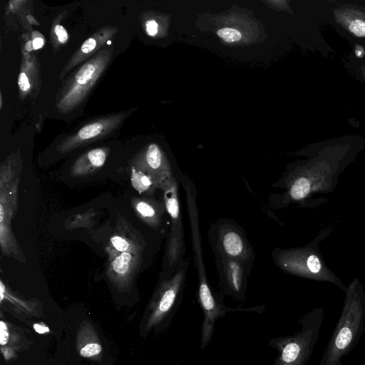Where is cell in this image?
Returning a JSON list of instances; mask_svg holds the SVG:
<instances>
[{"mask_svg": "<svg viewBox=\"0 0 365 365\" xmlns=\"http://www.w3.org/2000/svg\"><path fill=\"white\" fill-rule=\"evenodd\" d=\"M10 333L9 327L6 322L3 320L0 322V344L1 346H4L9 342Z\"/></svg>", "mask_w": 365, "mask_h": 365, "instance_id": "obj_24", "label": "cell"}, {"mask_svg": "<svg viewBox=\"0 0 365 365\" xmlns=\"http://www.w3.org/2000/svg\"><path fill=\"white\" fill-rule=\"evenodd\" d=\"M44 41L42 38L36 37L34 39L32 46L34 49H39L43 47Z\"/></svg>", "mask_w": 365, "mask_h": 365, "instance_id": "obj_31", "label": "cell"}, {"mask_svg": "<svg viewBox=\"0 0 365 365\" xmlns=\"http://www.w3.org/2000/svg\"><path fill=\"white\" fill-rule=\"evenodd\" d=\"M208 239L214 257L254 262L255 253L243 228L232 219L222 218L212 223Z\"/></svg>", "mask_w": 365, "mask_h": 365, "instance_id": "obj_8", "label": "cell"}, {"mask_svg": "<svg viewBox=\"0 0 365 365\" xmlns=\"http://www.w3.org/2000/svg\"><path fill=\"white\" fill-rule=\"evenodd\" d=\"M324 319V308L315 307L299 320L301 329L297 332L270 339L269 346L278 352L274 365H307L318 342Z\"/></svg>", "mask_w": 365, "mask_h": 365, "instance_id": "obj_5", "label": "cell"}, {"mask_svg": "<svg viewBox=\"0 0 365 365\" xmlns=\"http://www.w3.org/2000/svg\"><path fill=\"white\" fill-rule=\"evenodd\" d=\"M217 34L227 43L240 41L242 38V34L238 30L228 27L219 29Z\"/></svg>", "mask_w": 365, "mask_h": 365, "instance_id": "obj_21", "label": "cell"}, {"mask_svg": "<svg viewBox=\"0 0 365 365\" xmlns=\"http://www.w3.org/2000/svg\"><path fill=\"white\" fill-rule=\"evenodd\" d=\"M196 297L203 314L200 342V348L202 350L205 349L210 344L215 332L216 322L227 313L237 311L262 312L264 310L263 307L250 308L227 307L224 303L223 297L215 293L212 289L197 291Z\"/></svg>", "mask_w": 365, "mask_h": 365, "instance_id": "obj_11", "label": "cell"}, {"mask_svg": "<svg viewBox=\"0 0 365 365\" xmlns=\"http://www.w3.org/2000/svg\"><path fill=\"white\" fill-rule=\"evenodd\" d=\"M108 150L95 148L81 156L73 165L71 173L75 177L93 174L102 168L106 162Z\"/></svg>", "mask_w": 365, "mask_h": 365, "instance_id": "obj_18", "label": "cell"}, {"mask_svg": "<svg viewBox=\"0 0 365 365\" xmlns=\"http://www.w3.org/2000/svg\"><path fill=\"white\" fill-rule=\"evenodd\" d=\"M19 87L22 92H27L29 91L31 85L26 74L24 72H21L18 78Z\"/></svg>", "mask_w": 365, "mask_h": 365, "instance_id": "obj_25", "label": "cell"}, {"mask_svg": "<svg viewBox=\"0 0 365 365\" xmlns=\"http://www.w3.org/2000/svg\"><path fill=\"white\" fill-rule=\"evenodd\" d=\"M220 287L226 295L236 300L246 298L248 278L254 262L215 257Z\"/></svg>", "mask_w": 365, "mask_h": 365, "instance_id": "obj_12", "label": "cell"}, {"mask_svg": "<svg viewBox=\"0 0 365 365\" xmlns=\"http://www.w3.org/2000/svg\"><path fill=\"white\" fill-rule=\"evenodd\" d=\"M0 97H1V103H1V106H2V96H1V94Z\"/></svg>", "mask_w": 365, "mask_h": 365, "instance_id": "obj_33", "label": "cell"}, {"mask_svg": "<svg viewBox=\"0 0 365 365\" xmlns=\"http://www.w3.org/2000/svg\"><path fill=\"white\" fill-rule=\"evenodd\" d=\"M132 166L150 175L163 187L167 183L178 179L169 165L165 163L159 147L155 143L149 145L145 151L133 160Z\"/></svg>", "mask_w": 365, "mask_h": 365, "instance_id": "obj_15", "label": "cell"}, {"mask_svg": "<svg viewBox=\"0 0 365 365\" xmlns=\"http://www.w3.org/2000/svg\"><path fill=\"white\" fill-rule=\"evenodd\" d=\"M354 56L358 59L363 58L365 56L364 46L359 43H354Z\"/></svg>", "mask_w": 365, "mask_h": 365, "instance_id": "obj_28", "label": "cell"}, {"mask_svg": "<svg viewBox=\"0 0 365 365\" xmlns=\"http://www.w3.org/2000/svg\"><path fill=\"white\" fill-rule=\"evenodd\" d=\"M182 365H191V364H182Z\"/></svg>", "mask_w": 365, "mask_h": 365, "instance_id": "obj_34", "label": "cell"}, {"mask_svg": "<svg viewBox=\"0 0 365 365\" xmlns=\"http://www.w3.org/2000/svg\"><path fill=\"white\" fill-rule=\"evenodd\" d=\"M338 322L318 365H341L365 331V289L358 277L346 287Z\"/></svg>", "mask_w": 365, "mask_h": 365, "instance_id": "obj_2", "label": "cell"}, {"mask_svg": "<svg viewBox=\"0 0 365 365\" xmlns=\"http://www.w3.org/2000/svg\"><path fill=\"white\" fill-rule=\"evenodd\" d=\"M130 182L132 187L139 193H145L153 196L157 190H162L163 185L149 174L135 169L130 168Z\"/></svg>", "mask_w": 365, "mask_h": 365, "instance_id": "obj_20", "label": "cell"}, {"mask_svg": "<svg viewBox=\"0 0 365 365\" xmlns=\"http://www.w3.org/2000/svg\"><path fill=\"white\" fill-rule=\"evenodd\" d=\"M349 65L354 73L365 82V56L361 59L350 56Z\"/></svg>", "mask_w": 365, "mask_h": 365, "instance_id": "obj_22", "label": "cell"}, {"mask_svg": "<svg viewBox=\"0 0 365 365\" xmlns=\"http://www.w3.org/2000/svg\"><path fill=\"white\" fill-rule=\"evenodd\" d=\"M365 147L358 135L336 137L317 142L305 151L307 158L292 168L273 185L282 190L269 202L277 208L291 204L302 207L319 206L314 197L332 192L340 175Z\"/></svg>", "mask_w": 365, "mask_h": 365, "instance_id": "obj_1", "label": "cell"}, {"mask_svg": "<svg viewBox=\"0 0 365 365\" xmlns=\"http://www.w3.org/2000/svg\"><path fill=\"white\" fill-rule=\"evenodd\" d=\"M131 205L136 216L148 227L161 233L169 231L170 217L163 200L134 197Z\"/></svg>", "mask_w": 365, "mask_h": 365, "instance_id": "obj_14", "label": "cell"}, {"mask_svg": "<svg viewBox=\"0 0 365 365\" xmlns=\"http://www.w3.org/2000/svg\"><path fill=\"white\" fill-rule=\"evenodd\" d=\"M325 19L349 41L365 42V6L355 2L331 0L324 2Z\"/></svg>", "mask_w": 365, "mask_h": 365, "instance_id": "obj_10", "label": "cell"}, {"mask_svg": "<svg viewBox=\"0 0 365 365\" xmlns=\"http://www.w3.org/2000/svg\"><path fill=\"white\" fill-rule=\"evenodd\" d=\"M19 177L11 163L1 165L0 171V247L1 253L19 259L21 252L11 228L18 210Z\"/></svg>", "mask_w": 365, "mask_h": 365, "instance_id": "obj_7", "label": "cell"}, {"mask_svg": "<svg viewBox=\"0 0 365 365\" xmlns=\"http://www.w3.org/2000/svg\"><path fill=\"white\" fill-rule=\"evenodd\" d=\"M145 241L143 237L133 232L125 225H117L115 232L110 236L106 252L108 255L133 251H144Z\"/></svg>", "mask_w": 365, "mask_h": 365, "instance_id": "obj_17", "label": "cell"}, {"mask_svg": "<svg viewBox=\"0 0 365 365\" xmlns=\"http://www.w3.org/2000/svg\"><path fill=\"white\" fill-rule=\"evenodd\" d=\"M34 328L39 334H43L49 331L48 328L43 324H35Z\"/></svg>", "mask_w": 365, "mask_h": 365, "instance_id": "obj_30", "label": "cell"}, {"mask_svg": "<svg viewBox=\"0 0 365 365\" xmlns=\"http://www.w3.org/2000/svg\"><path fill=\"white\" fill-rule=\"evenodd\" d=\"M143 252L133 251L108 255L106 273L115 287L126 290L131 287L140 267Z\"/></svg>", "mask_w": 365, "mask_h": 365, "instance_id": "obj_13", "label": "cell"}, {"mask_svg": "<svg viewBox=\"0 0 365 365\" xmlns=\"http://www.w3.org/2000/svg\"><path fill=\"white\" fill-rule=\"evenodd\" d=\"M359 365H365V359Z\"/></svg>", "mask_w": 365, "mask_h": 365, "instance_id": "obj_32", "label": "cell"}, {"mask_svg": "<svg viewBox=\"0 0 365 365\" xmlns=\"http://www.w3.org/2000/svg\"><path fill=\"white\" fill-rule=\"evenodd\" d=\"M98 41L96 38L94 37H91L86 39L81 46L80 48V54L77 55V56L73 58L71 62L76 61L79 58V56L83 57V56L87 55L93 52L97 46Z\"/></svg>", "mask_w": 365, "mask_h": 365, "instance_id": "obj_23", "label": "cell"}, {"mask_svg": "<svg viewBox=\"0 0 365 365\" xmlns=\"http://www.w3.org/2000/svg\"><path fill=\"white\" fill-rule=\"evenodd\" d=\"M188 265L185 259L173 274L160 278L142 320L143 336L152 331H163L170 325L181 302Z\"/></svg>", "mask_w": 365, "mask_h": 365, "instance_id": "obj_4", "label": "cell"}, {"mask_svg": "<svg viewBox=\"0 0 365 365\" xmlns=\"http://www.w3.org/2000/svg\"><path fill=\"white\" fill-rule=\"evenodd\" d=\"M1 351L4 356L5 359H9L14 354L13 349L8 346H1Z\"/></svg>", "mask_w": 365, "mask_h": 365, "instance_id": "obj_29", "label": "cell"}, {"mask_svg": "<svg viewBox=\"0 0 365 365\" xmlns=\"http://www.w3.org/2000/svg\"><path fill=\"white\" fill-rule=\"evenodd\" d=\"M331 228L322 230L303 247L275 248L272 258L280 269L291 274L311 280L331 283L344 292L346 287L326 264L319 250V244L331 232Z\"/></svg>", "mask_w": 365, "mask_h": 365, "instance_id": "obj_3", "label": "cell"}, {"mask_svg": "<svg viewBox=\"0 0 365 365\" xmlns=\"http://www.w3.org/2000/svg\"><path fill=\"white\" fill-rule=\"evenodd\" d=\"M77 348L84 358H96L102 352V346L95 330L90 324L83 325L77 335Z\"/></svg>", "mask_w": 365, "mask_h": 365, "instance_id": "obj_19", "label": "cell"}, {"mask_svg": "<svg viewBox=\"0 0 365 365\" xmlns=\"http://www.w3.org/2000/svg\"><path fill=\"white\" fill-rule=\"evenodd\" d=\"M120 121V117L118 115L98 120L87 124L82 127L75 135L65 139L60 144L58 150L61 153H66L87 141L102 136L104 133L113 128Z\"/></svg>", "mask_w": 365, "mask_h": 365, "instance_id": "obj_16", "label": "cell"}, {"mask_svg": "<svg viewBox=\"0 0 365 365\" xmlns=\"http://www.w3.org/2000/svg\"><path fill=\"white\" fill-rule=\"evenodd\" d=\"M109 59L110 54L105 50L76 72L58 96L57 108L60 112H70L80 105L96 83Z\"/></svg>", "mask_w": 365, "mask_h": 365, "instance_id": "obj_9", "label": "cell"}, {"mask_svg": "<svg viewBox=\"0 0 365 365\" xmlns=\"http://www.w3.org/2000/svg\"><path fill=\"white\" fill-rule=\"evenodd\" d=\"M146 32L149 36H154L158 33V25L155 20H149L146 22Z\"/></svg>", "mask_w": 365, "mask_h": 365, "instance_id": "obj_27", "label": "cell"}, {"mask_svg": "<svg viewBox=\"0 0 365 365\" xmlns=\"http://www.w3.org/2000/svg\"><path fill=\"white\" fill-rule=\"evenodd\" d=\"M161 191L170 217V228L161 275V277H167L173 274L185 260V242L180 205L178 179L165 185Z\"/></svg>", "mask_w": 365, "mask_h": 365, "instance_id": "obj_6", "label": "cell"}, {"mask_svg": "<svg viewBox=\"0 0 365 365\" xmlns=\"http://www.w3.org/2000/svg\"><path fill=\"white\" fill-rule=\"evenodd\" d=\"M54 32L61 43H65L68 38V33L63 26L57 24L54 27Z\"/></svg>", "mask_w": 365, "mask_h": 365, "instance_id": "obj_26", "label": "cell"}]
</instances>
